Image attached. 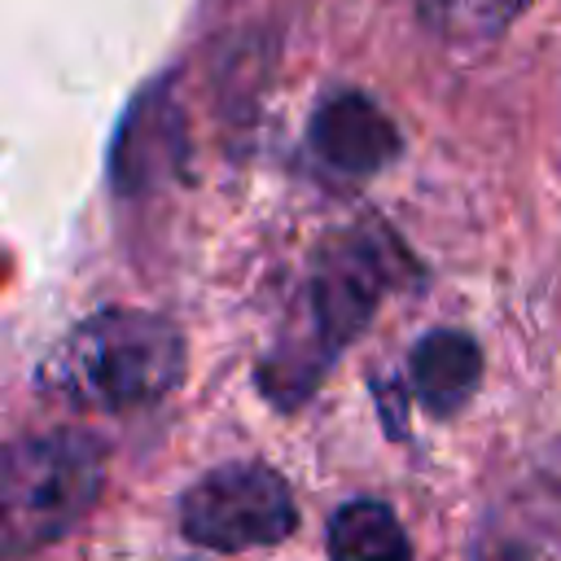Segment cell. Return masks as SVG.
<instances>
[{
    "label": "cell",
    "mask_w": 561,
    "mask_h": 561,
    "mask_svg": "<svg viewBox=\"0 0 561 561\" xmlns=\"http://www.w3.org/2000/svg\"><path fill=\"white\" fill-rule=\"evenodd\" d=\"M184 377V337L153 311H96L75 324L53 359L44 386L83 412H136L167 399Z\"/></svg>",
    "instance_id": "cell-1"
},
{
    "label": "cell",
    "mask_w": 561,
    "mask_h": 561,
    "mask_svg": "<svg viewBox=\"0 0 561 561\" xmlns=\"http://www.w3.org/2000/svg\"><path fill=\"white\" fill-rule=\"evenodd\" d=\"M105 451L96 438L57 430L0 447V561H22L66 539L101 500Z\"/></svg>",
    "instance_id": "cell-2"
},
{
    "label": "cell",
    "mask_w": 561,
    "mask_h": 561,
    "mask_svg": "<svg viewBox=\"0 0 561 561\" xmlns=\"http://www.w3.org/2000/svg\"><path fill=\"white\" fill-rule=\"evenodd\" d=\"M298 522L289 482L259 465L237 460L202 473L180 500V530L210 552H245L280 543Z\"/></svg>",
    "instance_id": "cell-3"
},
{
    "label": "cell",
    "mask_w": 561,
    "mask_h": 561,
    "mask_svg": "<svg viewBox=\"0 0 561 561\" xmlns=\"http://www.w3.org/2000/svg\"><path fill=\"white\" fill-rule=\"evenodd\" d=\"M403 263L408 259H403L399 241L381 228H359V232L333 241L316 259V272L307 285V316H311L307 346H316L311 355H316L320 373L337 355V346H346L368 324L373 307L394 285Z\"/></svg>",
    "instance_id": "cell-4"
},
{
    "label": "cell",
    "mask_w": 561,
    "mask_h": 561,
    "mask_svg": "<svg viewBox=\"0 0 561 561\" xmlns=\"http://www.w3.org/2000/svg\"><path fill=\"white\" fill-rule=\"evenodd\" d=\"M311 153L324 171L364 180L394 162L399 153V127L390 114L364 96V92H337L329 96L311 118Z\"/></svg>",
    "instance_id": "cell-5"
},
{
    "label": "cell",
    "mask_w": 561,
    "mask_h": 561,
    "mask_svg": "<svg viewBox=\"0 0 561 561\" xmlns=\"http://www.w3.org/2000/svg\"><path fill=\"white\" fill-rule=\"evenodd\" d=\"M408 377L430 416H456L482 381V351L465 329H430L412 346Z\"/></svg>",
    "instance_id": "cell-6"
},
{
    "label": "cell",
    "mask_w": 561,
    "mask_h": 561,
    "mask_svg": "<svg viewBox=\"0 0 561 561\" xmlns=\"http://www.w3.org/2000/svg\"><path fill=\"white\" fill-rule=\"evenodd\" d=\"M329 561H412V539L390 504L346 500L329 517Z\"/></svg>",
    "instance_id": "cell-7"
},
{
    "label": "cell",
    "mask_w": 561,
    "mask_h": 561,
    "mask_svg": "<svg viewBox=\"0 0 561 561\" xmlns=\"http://www.w3.org/2000/svg\"><path fill=\"white\" fill-rule=\"evenodd\" d=\"M535 0H416V13L447 48H486L513 31Z\"/></svg>",
    "instance_id": "cell-8"
},
{
    "label": "cell",
    "mask_w": 561,
    "mask_h": 561,
    "mask_svg": "<svg viewBox=\"0 0 561 561\" xmlns=\"http://www.w3.org/2000/svg\"><path fill=\"white\" fill-rule=\"evenodd\" d=\"M469 561H535V557H530V548L517 543L513 535H504V530H482L478 543H473V552H469Z\"/></svg>",
    "instance_id": "cell-9"
}]
</instances>
